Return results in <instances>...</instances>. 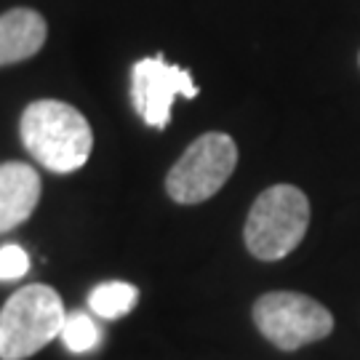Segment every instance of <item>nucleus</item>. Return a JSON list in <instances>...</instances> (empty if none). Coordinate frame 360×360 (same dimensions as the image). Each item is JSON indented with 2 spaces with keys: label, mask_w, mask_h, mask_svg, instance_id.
<instances>
[{
  "label": "nucleus",
  "mask_w": 360,
  "mask_h": 360,
  "mask_svg": "<svg viewBox=\"0 0 360 360\" xmlns=\"http://www.w3.org/2000/svg\"><path fill=\"white\" fill-rule=\"evenodd\" d=\"M309 200L294 184H272L254 200L243 227L245 248L259 262H278L304 240Z\"/></svg>",
  "instance_id": "2"
},
{
  "label": "nucleus",
  "mask_w": 360,
  "mask_h": 360,
  "mask_svg": "<svg viewBox=\"0 0 360 360\" xmlns=\"http://www.w3.org/2000/svg\"><path fill=\"white\" fill-rule=\"evenodd\" d=\"M254 323L262 336L283 352L321 342L334 331V315L307 294L270 291L254 302Z\"/></svg>",
  "instance_id": "5"
},
{
  "label": "nucleus",
  "mask_w": 360,
  "mask_h": 360,
  "mask_svg": "<svg viewBox=\"0 0 360 360\" xmlns=\"http://www.w3.org/2000/svg\"><path fill=\"white\" fill-rule=\"evenodd\" d=\"M139 302V288L123 281H107L99 283L89 294V309L96 312L104 321H117L126 318Z\"/></svg>",
  "instance_id": "9"
},
{
  "label": "nucleus",
  "mask_w": 360,
  "mask_h": 360,
  "mask_svg": "<svg viewBox=\"0 0 360 360\" xmlns=\"http://www.w3.org/2000/svg\"><path fill=\"white\" fill-rule=\"evenodd\" d=\"M30 270V254L22 245L16 243H3L0 245V283L8 281H19L22 275Z\"/></svg>",
  "instance_id": "11"
},
{
  "label": "nucleus",
  "mask_w": 360,
  "mask_h": 360,
  "mask_svg": "<svg viewBox=\"0 0 360 360\" xmlns=\"http://www.w3.org/2000/svg\"><path fill=\"white\" fill-rule=\"evenodd\" d=\"M49 38V25L35 8L0 13V67L32 59Z\"/></svg>",
  "instance_id": "8"
},
{
  "label": "nucleus",
  "mask_w": 360,
  "mask_h": 360,
  "mask_svg": "<svg viewBox=\"0 0 360 360\" xmlns=\"http://www.w3.org/2000/svg\"><path fill=\"white\" fill-rule=\"evenodd\" d=\"M62 342L70 352H91L102 342V334L89 312H70L62 326Z\"/></svg>",
  "instance_id": "10"
},
{
  "label": "nucleus",
  "mask_w": 360,
  "mask_h": 360,
  "mask_svg": "<svg viewBox=\"0 0 360 360\" xmlns=\"http://www.w3.org/2000/svg\"><path fill=\"white\" fill-rule=\"evenodd\" d=\"M40 176L27 163H0V232L25 224L38 208Z\"/></svg>",
  "instance_id": "7"
},
{
  "label": "nucleus",
  "mask_w": 360,
  "mask_h": 360,
  "mask_svg": "<svg viewBox=\"0 0 360 360\" xmlns=\"http://www.w3.org/2000/svg\"><path fill=\"white\" fill-rule=\"evenodd\" d=\"M25 150L53 174H72L86 166L94 150V131L86 115L59 99H38L27 104L19 120Z\"/></svg>",
  "instance_id": "1"
},
{
  "label": "nucleus",
  "mask_w": 360,
  "mask_h": 360,
  "mask_svg": "<svg viewBox=\"0 0 360 360\" xmlns=\"http://www.w3.org/2000/svg\"><path fill=\"white\" fill-rule=\"evenodd\" d=\"M238 166V144L230 134L208 131L198 136L166 176V193L179 206L206 203L230 181Z\"/></svg>",
  "instance_id": "4"
},
{
  "label": "nucleus",
  "mask_w": 360,
  "mask_h": 360,
  "mask_svg": "<svg viewBox=\"0 0 360 360\" xmlns=\"http://www.w3.org/2000/svg\"><path fill=\"white\" fill-rule=\"evenodd\" d=\"M200 89L195 86L190 70L166 62V56H147L139 59L131 70V99L134 107L150 129H166L171 123V107L174 102L195 99Z\"/></svg>",
  "instance_id": "6"
},
{
  "label": "nucleus",
  "mask_w": 360,
  "mask_h": 360,
  "mask_svg": "<svg viewBox=\"0 0 360 360\" xmlns=\"http://www.w3.org/2000/svg\"><path fill=\"white\" fill-rule=\"evenodd\" d=\"M65 302L56 288L30 283L0 309V360H25L43 349L65 326Z\"/></svg>",
  "instance_id": "3"
}]
</instances>
